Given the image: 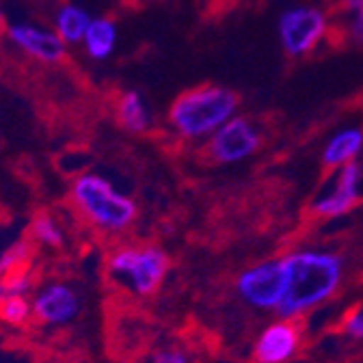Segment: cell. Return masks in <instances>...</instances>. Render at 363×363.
I'll use <instances>...</instances> for the list:
<instances>
[{"label": "cell", "instance_id": "obj_1", "mask_svg": "<svg viewBox=\"0 0 363 363\" xmlns=\"http://www.w3.org/2000/svg\"><path fill=\"white\" fill-rule=\"evenodd\" d=\"M67 201L78 220L104 240H121L139 218L136 201L96 171H82L72 179Z\"/></svg>", "mask_w": 363, "mask_h": 363}, {"label": "cell", "instance_id": "obj_2", "mask_svg": "<svg viewBox=\"0 0 363 363\" xmlns=\"http://www.w3.org/2000/svg\"><path fill=\"white\" fill-rule=\"evenodd\" d=\"M284 298L277 309L281 318H296L329 301L344 275L342 259L327 251H294L281 257Z\"/></svg>", "mask_w": 363, "mask_h": 363}, {"label": "cell", "instance_id": "obj_3", "mask_svg": "<svg viewBox=\"0 0 363 363\" xmlns=\"http://www.w3.org/2000/svg\"><path fill=\"white\" fill-rule=\"evenodd\" d=\"M238 94L227 86H191L171 102L167 111V125L182 141H206L225 121L238 115Z\"/></svg>", "mask_w": 363, "mask_h": 363}, {"label": "cell", "instance_id": "obj_4", "mask_svg": "<svg viewBox=\"0 0 363 363\" xmlns=\"http://www.w3.org/2000/svg\"><path fill=\"white\" fill-rule=\"evenodd\" d=\"M104 268L108 281L119 290L134 298H150L162 288L171 259L158 245L117 240L104 257Z\"/></svg>", "mask_w": 363, "mask_h": 363}, {"label": "cell", "instance_id": "obj_5", "mask_svg": "<svg viewBox=\"0 0 363 363\" xmlns=\"http://www.w3.org/2000/svg\"><path fill=\"white\" fill-rule=\"evenodd\" d=\"M331 33V16L318 5H294L281 11L277 35L281 50L290 59H305L320 48Z\"/></svg>", "mask_w": 363, "mask_h": 363}, {"label": "cell", "instance_id": "obj_6", "mask_svg": "<svg viewBox=\"0 0 363 363\" xmlns=\"http://www.w3.org/2000/svg\"><path fill=\"white\" fill-rule=\"evenodd\" d=\"M33 323L43 329H65L82 313V294L67 279H48L39 284L33 294Z\"/></svg>", "mask_w": 363, "mask_h": 363}, {"label": "cell", "instance_id": "obj_7", "mask_svg": "<svg viewBox=\"0 0 363 363\" xmlns=\"http://www.w3.org/2000/svg\"><path fill=\"white\" fill-rule=\"evenodd\" d=\"M259 147L262 132L257 123L245 115H236L203 141V156L214 164H238L249 160Z\"/></svg>", "mask_w": 363, "mask_h": 363}, {"label": "cell", "instance_id": "obj_8", "mask_svg": "<svg viewBox=\"0 0 363 363\" xmlns=\"http://www.w3.org/2000/svg\"><path fill=\"white\" fill-rule=\"evenodd\" d=\"M363 169L359 162H350L342 169L329 173L327 186L318 193L309 206L311 214L318 218H337L350 212L361 199Z\"/></svg>", "mask_w": 363, "mask_h": 363}, {"label": "cell", "instance_id": "obj_9", "mask_svg": "<svg viewBox=\"0 0 363 363\" xmlns=\"http://www.w3.org/2000/svg\"><path fill=\"white\" fill-rule=\"evenodd\" d=\"M5 39L22 55L41 65L63 63L69 48L52 26H43L39 22H11L5 28Z\"/></svg>", "mask_w": 363, "mask_h": 363}, {"label": "cell", "instance_id": "obj_10", "mask_svg": "<svg viewBox=\"0 0 363 363\" xmlns=\"http://www.w3.org/2000/svg\"><path fill=\"white\" fill-rule=\"evenodd\" d=\"M236 290L247 305L255 309L277 311L284 298L281 259L262 262L242 270L236 279Z\"/></svg>", "mask_w": 363, "mask_h": 363}, {"label": "cell", "instance_id": "obj_11", "mask_svg": "<svg viewBox=\"0 0 363 363\" xmlns=\"http://www.w3.org/2000/svg\"><path fill=\"white\" fill-rule=\"evenodd\" d=\"M301 346V329L294 318L270 323L253 344V363H288Z\"/></svg>", "mask_w": 363, "mask_h": 363}, {"label": "cell", "instance_id": "obj_12", "mask_svg": "<svg viewBox=\"0 0 363 363\" xmlns=\"http://www.w3.org/2000/svg\"><path fill=\"white\" fill-rule=\"evenodd\" d=\"M115 121L130 134H147L154 128V111L139 89H125L113 104Z\"/></svg>", "mask_w": 363, "mask_h": 363}, {"label": "cell", "instance_id": "obj_13", "mask_svg": "<svg viewBox=\"0 0 363 363\" xmlns=\"http://www.w3.org/2000/svg\"><path fill=\"white\" fill-rule=\"evenodd\" d=\"M361 152H363V130L359 125H348L329 136V141L323 147L320 160L325 169L335 171L350 162H357Z\"/></svg>", "mask_w": 363, "mask_h": 363}, {"label": "cell", "instance_id": "obj_14", "mask_svg": "<svg viewBox=\"0 0 363 363\" xmlns=\"http://www.w3.org/2000/svg\"><path fill=\"white\" fill-rule=\"evenodd\" d=\"M117 39H119L117 22L108 16H94L80 45L91 61L102 63L113 57L117 48Z\"/></svg>", "mask_w": 363, "mask_h": 363}, {"label": "cell", "instance_id": "obj_15", "mask_svg": "<svg viewBox=\"0 0 363 363\" xmlns=\"http://www.w3.org/2000/svg\"><path fill=\"white\" fill-rule=\"evenodd\" d=\"M28 240L39 249L59 251L67 245L65 225L57 214H52L48 210H41L28 223Z\"/></svg>", "mask_w": 363, "mask_h": 363}, {"label": "cell", "instance_id": "obj_16", "mask_svg": "<svg viewBox=\"0 0 363 363\" xmlns=\"http://www.w3.org/2000/svg\"><path fill=\"white\" fill-rule=\"evenodd\" d=\"M91 20H94V16H91L84 7H80L76 3H63L52 13V28L67 45H78V43H82V37H84Z\"/></svg>", "mask_w": 363, "mask_h": 363}, {"label": "cell", "instance_id": "obj_17", "mask_svg": "<svg viewBox=\"0 0 363 363\" xmlns=\"http://www.w3.org/2000/svg\"><path fill=\"white\" fill-rule=\"evenodd\" d=\"M0 323L11 329H24L33 323L30 296H5L0 298Z\"/></svg>", "mask_w": 363, "mask_h": 363}, {"label": "cell", "instance_id": "obj_18", "mask_svg": "<svg viewBox=\"0 0 363 363\" xmlns=\"http://www.w3.org/2000/svg\"><path fill=\"white\" fill-rule=\"evenodd\" d=\"M35 249L37 247L28 238L9 245L3 253H0V277L9 275V272H16L20 268H28V262H30Z\"/></svg>", "mask_w": 363, "mask_h": 363}, {"label": "cell", "instance_id": "obj_19", "mask_svg": "<svg viewBox=\"0 0 363 363\" xmlns=\"http://www.w3.org/2000/svg\"><path fill=\"white\" fill-rule=\"evenodd\" d=\"M37 288L30 268H20L16 272L0 277V298L5 296H30Z\"/></svg>", "mask_w": 363, "mask_h": 363}, {"label": "cell", "instance_id": "obj_20", "mask_svg": "<svg viewBox=\"0 0 363 363\" xmlns=\"http://www.w3.org/2000/svg\"><path fill=\"white\" fill-rule=\"evenodd\" d=\"M141 363H191V357L184 348L177 346H162L152 350Z\"/></svg>", "mask_w": 363, "mask_h": 363}, {"label": "cell", "instance_id": "obj_21", "mask_svg": "<svg viewBox=\"0 0 363 363\" xmlns=\"http://www.w3.org/2000/svg\"><path fill=\"white\" fill-rule=\"evenodd\" d=\"M342 18H344L342 33H344L346 41L352 43V45H359V48H363V9L357 11V13L342 16Z\"/></svg>", "mask_w": 363, "mask_h": 363}, {"label": "cell", "instance_id": "obj_22", "mask_svg": "<svg viewBox=\"0 0 363 363\" xmlns=\"http://www.w3.org/2000/svg\"><path fill=\"white\" fill-rule=\"evenodd\" d=\"M344 331H346L350 337L363 340V307L350 311V313L344 318Z\"/></svg>", "mask_w": 363, "mask_h": 363}, {"label": "cell", "instance_id": "obj_23", "mask_svg": "<svg viewBox=\"0 0 363 363\" xmlns=\"http://www.w3.org/2000/svg\"><path fill=\"white\" fill-rule=\"evenodd\" d=\"M335 7L342 16H348V13H357L363 9V0H335Z\"/></svg>", "mask_w": 363, "mask_h": 363}, {"label": "cell", "instance_id": "obj_24", "mask_svg": "<svg viewBox=\"0 0 363 363\" xmlns=\"http://www.w3.org/2000/svg\"><path fill=\"white\" fill-rule=\"evenodd\" d=\"M5 28H7V24H5L3 11H0V45H3V41H5Z\"/></svg>", "mask_w": 363, "mask_h": 363}]
</instances>
